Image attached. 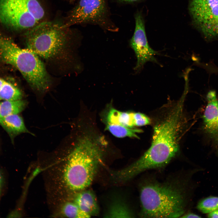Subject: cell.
I'll return each mask as SVG.
<instances>
[{
  "label": "cell",
  "mask_w": 218,
  "mask_h": 218,
  "mask_svg": "<svg viewBox=\"0 0 218 218\" xmlns=\"http://www.w3.org/2000/svg\"><path fill=\"white\" fill-rule=\"evenodd\" d=\"M107 123L121 125L130 128H133L132 112L120 111L114 108H111L106 116Z\"/></svg>",
  "instance_id": "cell-13"
},
{
  "label": "cell",
  "mask_w": 218,
  "mask_h": 218,
  "mask_svg": "<svg viewBox=\"0 0 218 218\" xmlns=\"http://www.w3.org/2000/svg\"><path fill=\"white\" fill-rule=\"evenodd\" d=\"M74 202L90 217L97 216L99 213V207L95 196L91 190H84L77 193Z\"/></svg>",
  "instance_id": "cell-11"
},
{
  "label": "cell",
  "mask_w": 218,
  "mask_h": 218,
  "mask_svg": "<svg viewBox=\"0 0 218 218\" xmlns=\"http://www.w3.org/2000/svg\"><path fill=\"white\" fill-rule=\"evenodd\" d=\"M181 217L183 218H201V216L194 213H189Z\"/></svg>",
  "instance_id": "cell-22"
},
{
  "label": "cell",
  "mask_w": 218,
  "mask_h": 218,
  "mask_svg": "<svg viewBox=\"0 0 218 218\" xmlns=\"http://www.w3.org/2000/svg\"><path fill=\"white\" fill-rule=\"evenodd\" d=\"M182 190L171 184L148 183L141 188L140 215L144 217L177 218L185 211Z\"/></svg>",
  "instance_id": "cell-3"
},
{
  "label": "cell",
  "mask_w": 218,
  "mask_h": 218,
  "mask_svg": "<svg viewBox=\"0 0 218 218\" xmlns=\"http://www.w3.org/2000/svg\"><path fill=\"white\" fill-rule=\"evenodd\" d=\"M106 217H132L133 214L126 205L121 201L114 202L104 215Z\"/></svg>",
  "instance_id": "cell-16"
},
{
  "label": "cell",
  "mask_w": 218,
  "mask_h": 218,
  "mask_svg": "<svg viewBox=\"0 0 218 218\" xmlns=\"http://www.w3.org/2000/svg\"><path fill=\"white\" fill-rule=\"evenodd\" d=\"M5 81L3 79L0 78V89L4 84Z\"/></svg>",
  "instance_id": "cell-24"
},
{
  "label": "cell",
  "mask_w": 218,
  "mask_h": 218,
  "mask_svg": "<svg viewBox=\"0 0 218 218\" xmlns=\"http://www.w3.org/2000/svg\"><path fill=\"white\" fill-rule=\"evenodd\" d=\"M69 27L74 25L90 24L112 32L118 28L110 18L105 0H80L64 22Z\"/></svg>",
  "instance_id": "cell-6"
},
{
  "label": "cell",
  "mask_w": 218,
  "mask_h": 218,
  "mask_svg": "<svg viewBox=\"0 0 218 218\" xmlns=\"http://www.w3.org/2000/svg\"><path fill=\"white\" fill-rule=\"evenodd\" d=\"M105 129L108 131L114 136L118 138L126 137L138 138L137 133H141L140 129L127 127L121 125L107 123Z\"/></svg>",
  "instance_id": "cell-15"
},
{
  "label": "cell",
  "mask_w": 218,
  "mask_h": 218,
  "mask_svg": "<svg viewBox=\"0 0 218 218\" xmlns=\"http://www.w3.org/2000/svg\"><path fill=\"white\" fill-rule=\"evenodd\" d=\"M67 0L71 2H73L74 0Z\"/></svg>",
  "instance_id": "cell-26"
},
{
  "label": "cell",
  "mask_w": 218,
  "mask_h": 218,
  "mask_svg": "<svg viewBox=\"0 0 218 218\" xmlns=\"http://www.w3.org/2000/svg\"><path fill=\"white\" fill-rule=\"evenodd\" d=\"M1 188L0 187V193H1Z\"/></svg>",
  "instance_id": "cell-27"
},
{
  "label": "cell",
  "mask_w": 218,
  "mask_h": 218,
  "mask_svg": "<svg viewBox=\"0 0 218 218\" xmlns=\"http://www.w3.org/2000/svg\"><path fill=\"white\" fill-rule=\"evenodd\" d=\"M189 8L194 25L204 38H218V0H190Z\"/></svg>",
  "instance_id": "cell-7"
},
{
  "label": "cell",
  "mask_w": 218,
  "mask_h": 218,
  "mask_svg": "<svg viewBox=\"0 0 218 218\" xmlns=\"http://www.w3.org/2000/svg\"><path fill=\"white\" fill-rule=\"evenodd\" d=\"M3 178L2 175L0 172V187L1 188Z\"/></svg>",
  "instance_id": "cell-25"
},
{
  "label": "cell",
  "mask_w": 218,
  "mask_h": 218,
  "mask_svg": "<svg viewBox=\"0 0 218 218\" xmlns=\"http://www.w3.org/2000/svg\"><path fill=\"white\" fill-rule=\"evenodd\" d=\"M20 90L11 83L5 81L0 89V100L13 101L21 99Z\"/></svg>",
  "instance_id": "cell-17"
},
{
  "label": "cell",
  "mask_w": 218,
  "mask_h": 218,
  "mask_svg": "<svg viewBox=\"0 0 218 218\" xmlns=\"http://www.w3.org/2000/svg\"><path fill=\"white\" fill-rule=\"evenodd\" d=\"M69 27L64 22H40L28 30L26 42L28 49L45 59L54 58L64 50L68 36Z\"/></svg>",
  "instance_id": "cell-5"
},
{
  "label": "cell",
  "mask_w": 218,
  "mask_h": 218,
  "mask_svg": "<svg viewBox=\"0 0 218 218\" xmlns=\"http://www.w3.org/2000/svg\"><path fill=\"white\" fill-rule=\"evenodd\" d=\"M118 1L123 2L125 3H132L137 2L140 0H117Z\"/></svg>",
  "instance_id": "cell-23"
},
{
  "label": "cell",
  "mask_w": 218,
  "mask_h": 218,
  "mask_svg": "<svg viewBox=\"0 0 218 218\" xmlns=\"http://www.w3.org/2000/svg\"><path fill=\"white\" fill-rule=\"evenodd\" d=\"M102 138L86 135L81 138L68 156L63 172L64 185L74 191L82 190L92 183L102 162Z\"/></svg>",
  "instance_id": "cell-2"
},
{
  "label": "cell",
  "mask_w": 218,
  "mask_h": 218,
  "mask_svg": "<svg viewBox=\"0 0 218 218\" xmlns=\"http://www.w3.org/2000/svg\"><path fill=\"white\" fill-rule=\"evenodd\" d=\"M197 208L204 214H208L218 209V197L210 196L201 200Z\"/></svg>",
  "instance_id": "cell-18"
},
{
  "label": "cell",
  "mask_w": 218,
  "mask_h": 218,
  "mask_svg": "<svg viewBox=\"0 0 218 218\" xmlns=\"http://www.w3.org/2000/svg\"><path fill=\"white\" fill-rule=\"evenodd\" d=\"M203 117L202 130L209 143L218 154V99L213 91L207 94Z\"/></svg>",
  "instance_id": "cell-10"
},
{
  "label": "cell",
  "mask_w": 218,
  "mask_h": 218,
  "mask_svg": "<svg viewBox=\"0 0 218 218\" xmlns=\"http://www.w3.org/2000/svg\"><path fill=\"white\" fill-rule=\"evenodd\" d=\"M208 217L218 218V209L207 214Z\"/></svg>",
  "instance_id": "cell-21"
},
{
  "label": "cell",
  "mask_w": 218,
  "mask_h": 218,
  "mask_svg": "<svg viewBox=\"0 0 218 218\" xmlns=\"http://www.w3.org/2000/svg\"><path fill=\"white\" fill-rule=\"evenodd\" d=\"M135 28L130 41V45L135 53L137 62L134 70L140 71L147 62L157 63L155 56L159 54L149 45L146 35L144 21L140 12H137L134 16Z\"/></svg>",
  "instance_id": "cell-9"
},
{
  "label": "cell",
  "mask_w": 218,
  "mask_h": 218,
  "mask_svg": "<svg viewBox=\"0 0 218 218\" xmlns=\"http://www.w3.org/2000/svg\"><path fill=\"white\" fill-rule=\"evenodd\" d=\"M5 12L14 23L31 28L40 23L45 11L40 0H2Z\"/></svg>",
  "instance_id": "cell-8"
},
{
  "label": "cell",
  "mask_w": 218,
  "mask_h": 218,
  "mask_svg": "<svg viewBox=\"0 0 218 218\" xmlns=\"http://www.w3.org/2000/svg\"><path fill=\"white\" fill-rule=\"evenodd\" d=\"M188 92L184 89L174 106L155 125L151 146L134 162L138 171L164 167L177 154L183 126L184 103Z\"/></svg>",
  "instance_id": "cell-1"
},
{
  "label": "cell",
  "mask_w": 218,
  "mask_h": 218,
  "mask_svg": "<svg viewBox=\"0 0 218 218\" xmlns=\"http://www.w3.org/2000/svg\"><path fill=\"white\" fill-rule=\"evenodd\" d=\"M0 125L8 133L12 134L27 133L34 135L27 130L22 118L18 114L0 118Z\"/></svg>",
  "instance_id": "cell-12"
},
{
  "label": "cell",
  "mask_w": 218,
  "mask_h": 218,
  "mask_svg": "<svg viewBox=\"0 0 218 218\" xmlns=\"http://www.w3.org/2000/svg\"><path fill=\"white\" fill-rule=\"evenodd\" d=\"M134 126H142L150 124V118L145 114L139 112H132Z\"/></svg>",
  "instance_id": "cell-20"
},
{
  "label": "cell",
  "mask_w": 218,
  "mask_h": 218,
  "mask_svg": "<svg viewBox=\"0 0 218 218\" xmlns=\"http://www.w3.org/2000/svg\"><path fill=\"white\" fill-rule=\"evenodd\" d=\"M26 105L25 102L21 99L0 102V118L18 114L24 109Z\"/></svg>",
  "instance_id": "cell-14"
},
{
  "label": "cell",
  "mask_w": 218,
  "mask_h": 218,
  "mask_svg": "<svg viewBox=\"0 0 218 218\" xmlns=\"http://www.w3.org/2000/svg\"><path fill=\"white\" fill-rule=\"evenodd\" d=\"M63 214L69 218H89L91 217L83 212L74 202H67L62 208Z\"/></svg>",
  "instance_id": "cell-19"
},
{
  "label": "cell",
  "mask_w": 218,
  "mask_h": 218,
  "mask_svg": "<svg viewBox=\"0 0 218 218\" xmlns=\"http://www.w3.org/2000/svg\"><path fill=\"white\" fill-rule=\"evenodd\" d=\"M0 58L16 68L34 89L44 92L48 88L50 78L38 56L27 48H20L0 34Z\"/></svg>",
  "instance_id": "cell-4"
}]
</instances>
